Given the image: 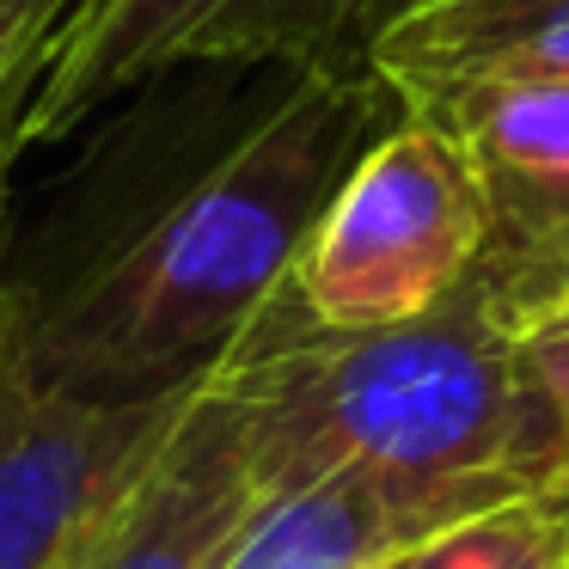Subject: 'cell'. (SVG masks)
I'll return each mask as SVG.
<instances>
[{
  "label": "cell",
  "mask_w": 569,
  "mask_h": 569,
  "mask_svg": "<svg viewBox=\"0 0 569 569\" xmlns=\"http://www.w3.org/2000/svg\"><path fill=\"white\" fill-rule=\"evenodd\" d=\"M202 386L233 417L263 502L356 471L471 520L563 478L532 343L478 276L447 307L380 331L312 325L276 288Z\"/></svg>",
  "instance_id": "7a4b0ae2"
},
{
  "label": "cell",
  "mask_w": 569,
  "mask_h": 569,
  "mask_svg": "<svg viewBox=\"0 0 569 569\" xmlns=\"http://www.w3.org/2000/svg\"><path fill=\"white\" fill-rule=\"evenodd\" d=\"M392 569H569V527L545 496H520L447 527Z\"/></svg>",
  "instance_id": "30bf717a"
},
{
  "label": "cell",
  "mask_w": 569,
  "mask_h": 569,
  "mask_svg": "<svg viewBox=\"0 0 569 569\" xmlns=\"http://www.w3.org/2000/svg\"><path fill=\"white\" fill-rule=\"evenodd\" d=\"M74 0H0V104L38 92L50 43Z\"/></svg>",
  "instance_id": "8fae6325"
},
{
  "label": "cell",
  "mask_w": 569,
  "mask_h": 569,
  "mask_svg": "<svg viewBox=\"0 0 569 569\" xmlns=\"http://www.w3.org/2000/svg\"><path fill=\"white\" fill-rule=\"evenodd\" d=\"M405 0H74L26 111V148L68 141L129 87L190 62H356Z\"/></svg>",
  "instance_id": "277c9868"
},
{
  "label": "cell",
  "mask_w": 569,
  "mask_h": 569,
  "mask_svg": "<svg viewBox=\"0 0 569 569\" xmlns=\"http://www.w3.org/2000/svg\"><path fill=\"white\" fill-rule=\"evenodd\" d=\"M190 392L123 405L56 392L0 331V569H74L178 429Z\"/></svg>",
  "instance_id": "5b68a950"
},
{
  "label": "cell",
  "mask_w": 569,
  "mask_h": 569,
  "mask_svg": "<svg viewBox=\"0 0 569 569\" xmlns=\"http://www.w3.org/2000/svg\"><path fill=\"white\" fill-rule=\"evenodd\" d=\"M422 123L466 153L490 214L478 282L508 325L569 288V80L490 87Z\"/></svg>",
  "instance_id": "8992f818"
},
{
  "label": "cell",
  "mask_w": 569,
  "mask_h": 569,
  "mask_svg": "<svg viewBox=\"0 0 569 569\" xmlns=\"http://www.w3.org/2000/svg\"><path fill=\"white\" fill-rule=\"evenodd\" d=\"M398 117L361 56L190 62L129 87L7 227V343L99 405L197 386Z\"/></svg>",
  "instance_id": "6da1fadb"
},
{
  "label": "cell",
  "mask_w": 569,
  "mask_h": 569,
  "mask_svg": "<svg viewBox=\"0 0 569 569\" xmlns=\"http://www.w3.org/2000/svg\"><path fill=\"white\" fill-rule=\"evenodd\" d=\"M490 214L453 136L398 117L312 221L288 300L331 331H380L447 307L478 276Z\"/></svg>",
  "instance_id": "3957f363"
},
{
  "label": "cell",
  "mask_w": 569,
  "mask_h": 569,
  "mask_svg": "<svg viewBox=\"0 0 569 569\" xmlns=\"http://www.w3.org/2000/svg\"><path fill=\"white\" fill-rule=\"evenodd\" d=\"M361 62L405 117H441L490 87L569 80V0H410Z\"/></svg>",
  "instance_id": "ba28073f"
},
{
  "label": "cell",
  "mask_w": 569,
  "mask_h": 569,
  "mask_svg": "<svg viewBox=\"0 0 569 569\" xmlns=\"http://www.w3.org/2000/svg\"><path fill=\"white\" fill-rule=\"evenodd\" d=\"M87 551H92V545H87ZM80 563H87V557H80ZM80 563H74V569H80Z\"/></svg>",
  "instance_id": "9a60e30c"
},
{
  "label": "cell",
  "mask_w": 569,
  "mask_h": 569,
  "mask_svg": "<svg viewBox=\"0 0 569 569\" xmlns=\"http://www.w3.org/2000/svg\"><path fill=\"white\" fill-rule=\"evenodd\" d=\"M532 325H569V288H563V295H551L545 307H532L527 319L515 325V331H532Z\"/></svg>",
  "instance_id": "4fadbf2b"
},
{
  "label": "cell",
  "mask_w": 569,
  "mask_h": 569,
  "mask_svg": "<svg viewBox=\"0 0 569 569\" xmlns=\"http://www.w3.org/2000/svg\"><path fill=\"white\" fill-rule=\"evenodd\" d=\"M551 508H557V515H563V527H569V496H557V502H551Z\"/></svg>",
  "instance_id": "5bb4252c"
},
{
  "label": "cell",
  "mask_w": 569,
  "mask_h": 569,
  "mask_svg": "<svg viewBox=\"0 0 569 569\" xmlns=\"http://www.w3.org/2000/svg\"><path fill=\"white\" fill-rule=\"evenodd\" d=\"M26 111H31V92H19V99L0 104V184H7L13 160L26 153Z\"/></svg>",
  "instance_id": "7c38bea8"
},
{
  "label": "cell",
  "mask_w": 569,
  "mask_h": 569,
  "mask_svg": "<svg viewBox=\"0 0 569 569\" xmlns=\"http://www.w3.org/2000/svg\"><path fill=\"white\" fill-rule=\"evenodd\" d=\"M405 7H410V0H405Z\"/></svg>",
  "instance_id": "2e32d148"
},
{
  "label": "cell",
  "mask_w": 569,
  "mask_h": 569,
  "mask_svg": "<svg viewBox=\"0 0 569 569\" xmlns=\"http://www.w3.org/2000/svg\"><path fill=\"white\" fill-rule=\"evenodd\" d=\"M258 508L263 490L251 478L246 441L227 405L197 380L178 429L111 508L80 569H221Z\"/></svg>",
  "instance_id": "52a82bcc"
},
{
  "label": "cell",
  "mask_w": 569,
  "mask_h": 569,
  "mask_svg": "<svg viewBox=\"0 0 569 569\" xmlns=\"http://www.w3.org/2000/svg\"><path fill=\"white\" fill-rule=\"evenodd\" d=\"M459 520L441 502L337 471L270 496L221 569H392Z\"/></svg>",
  "instance_id": "9c48e42d"
}]
</instances>
